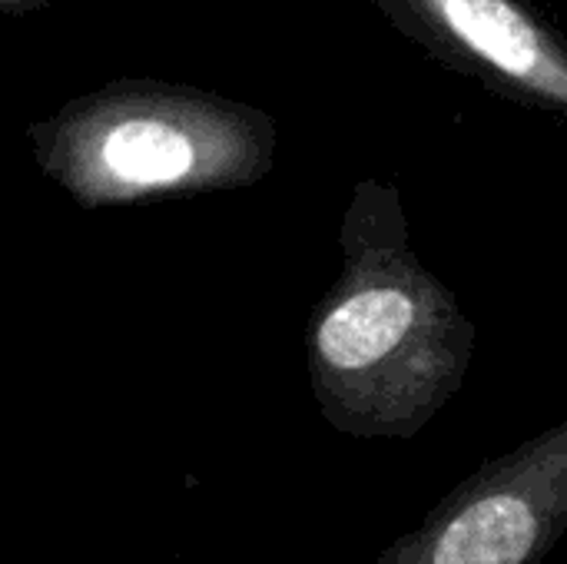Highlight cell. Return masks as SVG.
I'll return each mask as SVG.
<instances>
[{"label": "cell", "mask_w": 567, "mask_h": 564, "mask_svg": "<svg viewBox=\"0 0 567 564\" xmlns=\"http://www.w3.org/2000/svg\"><path fill=\"white\" fill-rule=\"evenodd\" d=\"M567 532V419L485 462L379 564H542Z\"/></svg>", "instance_id": "cell-2"}, {"label": "cell", "mask_w": 567, "mask_h": 564, "mask_svg": "<svg viewBox=\"0 0 567 564\" xmlns=\"http://www.w3.org/2000/svg\"><path fill=\"white\" fill-rule=\"evenodd\" d=\"M103 163L126 183L166 186L189 173L193 146L189 140L159 120H126L106 133Z\"/></svg>", "instance_id": "cell-4"}, {"label": "cell", "mask_w": 567, "mask_h": 564, "mask_svg": "<svg viewBox=\"0 0 567 564\" xmlns=\"http://www.w3.org/2000/svg\"><path fill=\"white\" fill-rule=\"evenodd\" d=\"M435 60L567 116V40L525 0H385Z\"/></svg>", "instance_id": "cell-3"}, {"label": "cell", "mask_w": 567, "mask_h": 564, "mask_svg": "<svg viewBox=\"0 0 567 564\" xmlns=\"http://www.w3.org/2000/svg\"><path fill=\"white\" fill-rule=\"evenodd\" d=\"M472 356V319L402 233L316 329L332 406L359 435H419L458 396Z\"/></svg>", "instance_id": "cell-1"}]
</instances>
